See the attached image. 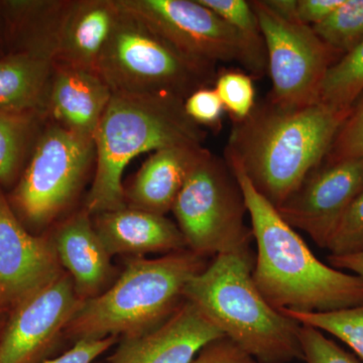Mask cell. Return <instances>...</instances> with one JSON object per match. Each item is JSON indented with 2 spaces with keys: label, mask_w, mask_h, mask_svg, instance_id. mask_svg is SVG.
<instances>
[{
  "label": "cell",
  "mask_w": 363,
  "mask_h": 363,
  "mask_svg": "<svg viewBox=\"0 0 363 363\" xmlns=\"http://www.w3.org/2000/svg\"><path fill=\"white\" fill-rule=\"evenodd\" d=\"M188 116L201 128L218 130L221 128L224 107L214 87L196 90L184 101Z\"/></svg>",
  "instance_id": "f546056e"
},
{
  "label": "cell",
  "mask_w": 363,
  "mask_h": 363,
  "mask_svg": "<svg viewBox=\"0 0 363 363\" xmlns=\"http://www.w3.org/2000/svg\"><path fill=\"white\" fill-rule=\"evenodd\" d=\"M343 1L344 0H296V21L314 28L326 21Z\"/></svg>",
  "instance_id": "d6a6232c"
},
{
  "label": "cell",
  "mask_w": 363,
  "mask_h": 363,
  "mask_svg": "<svg viewBox=\"0 0 363 363\" xmlns=\"http://www.w3.org/2000/svg\"><path fill=\"white\" fill-rule=\"evenodd\" d=\"M313 28L342 56L347 54L363 43V0H344L326 21Z\"/></svg>",
  "instance_id": "cb8c5ba5"
},
{
  "label": "cell",
  "mask_w": 363,
  "mask_h": 363,
  "mask_svg": "<svg viewBox=\"0 0 363 363\" xmlns=\"http://www.w3.org/2000/svg\"><path fill=\"white\" fill-rule=\"evenodd\" d=\"M329 266L340 271L354 272L355 276L363 279V252L347 255H329Z\"/></svg>",
  "instance_id": "836d02e7"
},
{
  "label": "cell",
  "mask_w": 363,
  "mask_h": 363,
  "mask_svg": "<svg viewBox=\"0 0 363 363\" xmlns=\"http://www.w3.org/2000/svg\"><path fill=\"white\" fill-rule=\"evenodd\" d=\"M238 33L245 51V70L250 77L262 78L267 71L264 35L250 2L245 0H199Z\"/></svg>",
  "instance_id": "44dd1931"
},
{
  "label": "cell",
  "mask_w": 363,
  "mask_h": 363,
  "mask_svg": "<svg viewBox=\"0 0 363 363\" xmlns=\"http://www.w3.org/2000/svg\"><path fill=\"white\" fill-rule=\"evenodd\" d=\"M52 72L51 59L32 52L0 60V111L45 116Z\"/></svg>",
  "instance_id": "ffe728a7"
},
{
  "label": "cell",
  "mask_w": 363,
  "mask_h": 363,
  "mask_svg": "<svg viewBox=\"0 0 363 363\" xmlns=\"http://www.w3.org/2000/svg\"><path fill=\"white\" fill-rule=\"evenodd\" d=\"M362 194L363 156L334 164L323 162L277 210L289 225L305 231L326 250L344 214Z\"/></svg>",
  "instance_id": "7c38bea8"
},
{
  "label": "cell",
  "mask_w": 363,
  "mask_h": 363,
  "mask_svg": "<svg viewBox=\"0 0 363 363\" xmlns=\"http://www.w3.org/2000/svg\"><path fill=\"white\" fill-rule=\"evenodd\" d=\"M117 2L186 56L210 65L238 63L245 68V47L238 33L199 0Z\"/></svg>",
  "instance_id": "30bf717a"
},
{
  "label": "cell",
  "mask_w": 363,
  "mask_h": 363,
  "mask_svg": "<svg viewBox=\"0 0 363 363\" xmlns=\"http://www.w3.org/2000/svg\"><path fill=\"white\" fill-rule=\"evenodd\" d=\"M95 162L93 140L50 123L9 199L26 228L44 229L71 206Z\"/></svg>",
  "instance_id": "ba28073f"
},
{
  "label": "cell",
  "mask_w": 363,
  "mask_h": 363,
  "mask_svg": "<svg viewBox=\"0 0 363 363\" xmlns=\"http://www.w3.org/2000/svg\"><path fill=\"white\" fill-rule=\"evenodd\" d=\"M281 313L298 323L335 336L363 362V305L325 313Z\"/></svg>",
  "instance_id": "603a6c76"
},
{
  "label": "cell",
  "mask_w": 363,
  "mask_h": 363,
  "mask_svg": "<svg viewBox=\"0 0 363 363\" xmlns=\"http://www.w3.org/2000/svg\"><path fill=\"white\" fill-rule=\"evenodd\" d=\"M298 338L306 363H363L314 327L300 324Z\"/></svg>",
  "instance_id": "83f0119b"
},
{
  "label": "cell",
  "mask_w": 363,
  "mask_h": 363,
  "mask_svg": "<svg viewBox=\"0 0 363 363\" xmlns=\"http://www.w3.org/2000/svg\"><path fill=\"white\" fill-rule=\"evenodd\" d=\"M222 337L220 329L185 300L161 326L121 339L108 363H190L205 346Z\"/></svg>",
  "instance_id": "5bb4252c"
},
{
  "label": "cell",
  "mask_w": 363,
  "mask_h": 363,
  "mask_svg": "<svg viewBox=\"0 0 363 363\" xmlns=\"http://www.w3.org/2000/svg\"><path fill=\"white\" fill-rule=\"evenodd\" d=\"M49 238L60 264L73 279L81 300L97 297L113 284L116 272L111 255L85 209L59 224Z\"/></svg>",
  "instance_id": "9a60e30c"
},
{
  "label": "cell",
  "mask_w": 363,
  "mask_h": 363,
  "mask_svg": "<svg viewBox=\"0 0 363 363\" xmlns=\"http://www.w3.org/2000/svg\"><path fill=\"white\" fill-rule=\"evenodd\" d=\"M93 225L111 257L188 250L178 225L164 215L124 207L94 215Z\"/></svg>",
  "instance_id": "ac0fdd59"
},
{
  "label": "cell",
  "mask_w": 363,
  "mask_h": 363,
  "mask_svg": "<svg viewBox=\"0 0 363 363\" xmlns=\"http://www.w3.org/2000/svg\"><path fill=\"white\" fill-rule=\"evenodd\" d=\"M362 156L363 91L351 105L350 114L334 138L324 162L334 164Z\"/></svg>",
  "instance_id": "4316f807"
},
{
  "label": "cell",
  "mask_w": 363,
  "mask_h": 363,
  "mask_svg": "<svg viewBox=\"0 0 363 363\" xmlns=\"http://www.w3.org/2000/svg\"><path fill=\"white\" fill-rule=\"evenodd\" d=\"M83 302L64 272L14 306L0 337V363H43L52 358Z\"/></svg>",
  "instance_id": "8fae6325"
},
{
  "label": "cell",
  "mask_w": 363,
  "mask_h": 363,
  "mask_svg": "<svg viewBox=\"0 0 363 363\" xmlns=\"http://www.w3.org/2000/svg\"><path fill=\"white\" fill-rule=\"evenodd\" d=\"M118 340L116 336H109L104 339L77 341L70 350L43 363H95L100 355L111 350Z\"/></svg>",
  "instance_id": "4dcf8cb0"
},
{
  "label": "cell",
  "mask_w": 363,
  "mask_h": 363,
  "mask_svg": "<svg viewBox=\"0 0 363 363\" xmlns=\"http://www.w3.org/2000/svg\"><path fill=\"white\" fill-rule=\"evenodd\" d=\"M96 72L112 93L169 95L184 101L213 85L217 76L216 66L186 56L123 9Z\"/></svg>",
  "instance_id": "8992f818"
},
{
  "label": "cell",
  "mask_w": 363,
  "mask_h": 363,
  "mask_svg": "<svg viewBox=\"0 0 363 363\" xmlns=\"http://www.w3.org/2000/svg\"><path fill=\"white\" fill-rule=\"evenodd\" d=\"M11 311V305L0 296V337H1L2 332L4 330Z\"/></svg>",
  "instance_id": "e575fe53"
},
{
  "label": "cell",
  "mask_w": 363,
  "mask_h": 363,
  "mask_svg": "<svg viewBox=\"0 0 363 363\" xmlns=\"http://www.w3.org/2000/svg\"><path fill=\"white\" fill-rule=\"evenodd\" d=\"M112 96L96 72L54 65L45 116L75 135L94 140Z\"/></svg>",
  "instance_id": "2e32d148"
},
{
  "label": "cell",
  "mask_w": 363,
  "mask_h": 363,
  "mask_svg": "<svg viewBox=\"0 0 363 363\" xmlns=\"http://www.w3.org/2000/svg\"><path fill=\"white\" fill-rule=\"evenodd\" d=\"M207 266V257L189 250L154 259L131 257L105 292L82 303L65 337L75 343L109 336L130 338L154 330L180 307L186 286Z\"/></svg>",
  "instance_id": "5b68a950"
},
{
  "label": "cell",
  "mask_w": 363,
  "mask_h": 363,
  "mask_svg": "<svg viewBox=\"0 0 363 363\" xmlns=\"http://www.w3.org/2000/svg\"><path fill=\"white\" fill-rule=\"evenodd\" d=\"M250 248L216 255L191 279L184 298L257 363L303 360L300 323L264 298L252 278Z\"/></svg>",
  "instance_id": "3957f363"
},
{
  "label": "cell",
  "mask_w": 363,
  "mask_h": 363,
  "mask_svg": "<svg viewBox=\"0 0 363 363\" xmlns=\"http://www.w3.org/2000/svg\"><path fill=\"white\" fill-rule=\"evenodd\" d=\"M225 160L240 183L257 255L252 278L281 312L325 313L363 305V279L315 257L292 226L259 194L240 164Z\"/></svg>",
  "instance_id": "7a4b0ae2"
},
{
  "label": "cell",
  "mask_w": 363,
  "mask_h": 363,
  "mask_svg": "<svg viewBox=\"0 0 363 363\" xmlns=\"http://www.w3.org/2000/svg\"><path fill=\"white\" fill-rule=\"evenodd\" d=\"M214 89L220 98L224 111L233 121L247 118L255 106L252 78L245 72L228 70L217 73Z\"/></svg>",
  "instance_id": "484cf974"
},
{
  "label": "cell",
  "mask_w": 363,
  "mask_h": 363,
  "mask_svg": "<svg viewBox=\"0 0 363 363\" xmlns=\"http://www.w3.org/2000/svg\"><path fill=\"white\" fill-rule=\"evenodd\" d=\"M64 272L50 238L30 233L0 190V296L13 309Z\"/></svg>",
  "instance_id": "4fadbf2b"
},
{
  "label": "cell",
  "mask_w": 363,
  "mask_h": 363,
  "mask_svg": "<svg viewBox=\"0 0 363 363\" xmlns=\"http://www.w3.org/2000/svg\"><path fill=\"white\" fill-rule=\"evenodd\" d=\"M121 13L117 0H69L57 33L54 65L96 72Z\"/></svg>",
  "instance_id": "e0dca14e"
},
{
  "label": "cell",
  "mask_w": 363,
  "mask_h": 363,
  "mask_svg": "<svg viewBox=\"0 0 363 363\" xmlns=\"http://www.w3.org/2000/svg\"><path fill=\"white\" fill-rule=\"evenodd\" d=\"M250 4L266 43L272 83L267 98L283 107L316 104L327 72L342 54L326 44L311 26L278 16L264 0Z\"/></svg>",
  "instance_id": "9c48e42d"
},
{
  "label": "cell",
  "mask_w": 363,
  "mask_h": 363,
  "mask_svg": "<svg viewBox=\"0 0 363 363\" xmlns=\"http://www.w3.org/2000/svg\"><path fill=\"white\" fill-rule=\"evenodd\" d=\"M187 248L209 257L250 248L252 231L238 179L225 160L207 150L172 208Z\"/></svg>",
  "instance_id": "52a82bcc"
},
{
  "label": "cell",
  "mask_w": 363,
  "mask_h": 363,
  "mask_svg": "<svg viewBox=\"0 0 363 363\" xmlns=\"http://www.w3.org/2000/svg\"><path fill=\"white\" fill-rule=\"evenodd\" d=\"M350 111L320 102L283 107L267 98L233 121L224 159L240 164L277 209L324 162Z\"/></svg>",
  "instance_id": "6da1fadb"
},
{
  "label": "cell",
  "mask_w": 363,
  "mask_h": 363,
  "mask_svg": "<svg viewBox=\"0 0 363 363\" xmlns=\"http://www.w3.org/2000/svg\"><path fill=\"white\" fill-rule=\"evenodd\" d=\"M203 145H176L154 152L124 188L125 205L150 213L166 215L191 171L207 152Z\"/></svg>",
  "instance_id": "d6986e66"
},
{
  "label": "cell",
  "mask_w": 363,
  "mask_h": 363,
  "mask_svg": "<svg viewBox=\"0 0 363 363\" xmlns=\"http://www.w3.org/2000/svg\"><path fill=\"white\" fill-rule=\"evenodd\" d=\"M35 114L40 113L0 111V185L11 183L18 173Z\"/></svg>",
  "instance_id": "d4e9b609"
},
{
  "label": "cell",
  "mask_w": 363,
  "mask_h": 363,
  "mask_svg": "<svg viewBox=\"0 0 363 363\" xmlns=\"http://www.w3.org/2000/svg\"><path fill=\"white\" fill-rule=\"evenodd\" d=\"M206 136L180 98L112 93L94 135L96 169L84 209L94 216L126 207L123 176L135 157L164 147L203 145Z\"/></svg>",
  "instance_id": "277c9868"
},
{
  "label": "cell",
  "mask_w": 363,
  "mask_h": 363,
  "mask_svg": "<svg viewBox=\"0 0 363 363\" xmlns=\"http://www.w3.org/2000/svg\"><path fill=\"white\" fill-rule=\"evenodd\" d=\"M190 363H257L224 336L208 344Z\"/></svg>",
  "instance_id": "1f68e13d"
},
{
  "label": "cell",
  "mask_w": 363,
  "mask_h": 363,
  "mask_svg": "<svg viewBox=\"0 0 363 363\" xmlns=\"http://www.w3.org/2000/svg\"><path fill=\"white\" fill-rule=\"evenodd\" d=\"M363 91V43L343 55L327 72L317 102L347 111Z\"/></svg>",
  "instance_id": "7402d4cb"
},
{
  "label": "cell",
  "mask_w": 363,
  "mask_h": 363,
  "mask_svg": "<svg viewBox=\"0 0 363 363\" xmlns=\"http://www.w3.org/2000/svg\"><path fill=\"white\" fill-rule=\"evenodd\" d=\"M326 250L330 255L363 252V194L351 205L332 234Z\"/></svg>",
  "instance_id": "f1b7e54d"
}]
</instances>
